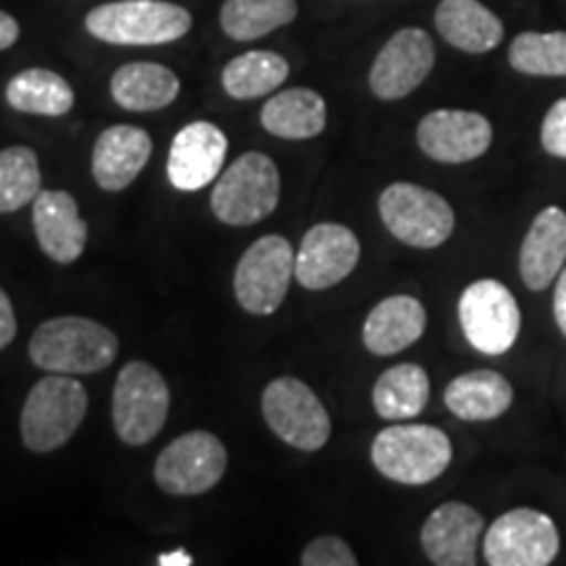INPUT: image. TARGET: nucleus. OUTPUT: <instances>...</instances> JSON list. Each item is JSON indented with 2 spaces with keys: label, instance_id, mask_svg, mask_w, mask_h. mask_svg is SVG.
Masks as SVG:
<instances>
[{
  "label": "nucleus",
  "instance_id": "16",
  "mask_svg": "<svg viewBox=\"0 0 566 566\" xmlns=\"http://www.w3.org/2000/svg\"><path fill=\"white\" fill-rule=\"evenodd\" d=\"M229 139L210 122H192L176 134L168 153V179L181 192H200L223 171Z\"/></svg>",
  "mask_w": 566,
  "mask_h": 566
},
{
  "label": "nucleus",
  "instance_id": "9",
  "mask_svg": "<svg viewBox=\"0 0 566 566\" xmlns=\"http://www.w3.org/2000/svg\"><path fill=\"white\" fill-rule=\"evenodd\" d=\"M268 428L296 451H321L331 438V417L313 388L300 378H275L263 391Z\"/></svg>",
  "mask_w": 566,
  "mask_h": 566
},
{
  "label": "nucleus",
  "instance_id": "5",
  "mask_svg": "<svg viewBox=\"0 0 566 566\" xmlns=\"http://www.w3.org/2000/svg\"><path fill=\"white\" fill-rule=\"evenodd\" d=\"M279 166L263 153H244L216 181L210 208L226 226H254L279 208Z\"/></svg>",
  "mask_w": 566,
  "mask_h": 566
},
{
  "label": "nucleus",
  "instance_id": "31",
  "mask_svg": "<svg viewBox=\"0 0 566 566\" xmlns=\"http://www.w3.org/2000/svg\"><path fill=\"white\" fill-rule=\"evenodd\" d=\"M509 63L527 76H566V32H522L509 48Z\"/></svg>",
  "mask_w": 566,
  "mask_h": 566
},
{
  "label": "nucleus",
  "instance_id": "36",
  "mask_svg": "<svg viewBox=\"0 0 566 566\" xmlns=\"http://www.w3.org/2000/svg\"><path fill=\"white\" fill-rule=\"evenodd\" d=\"M19 32V21L11 13L0 11V51H9L11 45H17Z\"/></svg>",
  "mask_w": 566,
  "mask_h": 566
},
{
  "label": "nucleus",
  "instance_id": "13",
  "mask_svg": "<svg viewBox=\"0 0 566 566\" xmlns=\"http://www.w3.org/2000/svg\"><path fill=\"white\" fill-rule=\"evenodd\" d=\"M436 66V45L424 30L407 27L380 48L370 66V90L380 101H401L412 95Z\"/></svg>",
  "mask_w": 566,
  "mask_h": 566
},
{
  "label": "nucleus",
  "instance_id": "20",
  "mask_svg": "<svg viewBox=\"0 0 566 566\" xmlns=\"http://www.w3.org/2000/svg\"><path fill=\"white\" fill-rule=\"evenodd\" d=\"M566 263V212L546 208L535 216L520 250V275L527 289L543 292L558 279Z\"/></svg>",
  "mask_w": 566,
  "mask_h": 566
},
{
  "label": "nucleus",
  "instance_id": "30",
  "mask_svg": "<svg viewBox=\"0 0 566 566\" xmlns=\"http://www.w3.org/2000/svg\"><path fill=\"white\" fill-rule=\"evenodd\" d=\"M40 192V160L32 147L13 145L0 150V216L27 208Z\"/></svg>",
  "mask_w": 566,
  "mask_h": 566
},
{
  "label": "nucleus",
  "instance_id": "1",
  "mask_svg": "<svg viewBox=\"0 0 566 566\" xmlns=\"http://www.w3.org/2000/svg\"><path fill=\"white\" fill-rule=\"evenodd\" d=\"M118 357V338L103 323L80 315L51 317L32 334L30 359L61 375L101 373Z\"/></svg>",
  "mask_w": 566,
  "mask_h": 566
},
{
  "label": "nucleus",
  "instance_id": "2",
  "mask_svg": "<svg viewBox=\"0 0 566 566\" xmlns=\"http://www.w3.org/2000/svg\"><path fill=\"white\" fill-rule=\"evenodd\" d=\"M84 27L108 45H166L187 38L192 13L168 0H113L95 6L84 17Z\"/></svg>",
  "mask_w": 566,
  "mask_h": 566
},
{
  "label": "nucleus",
  "instance_id": "24",
  "mask_svg": "<svg viewBox=\"0 0 566 566\" xmlns=\"http://www.w3.org/2000/svg\"><path fill=\"white\" fill-rule=\"evenodd\" d=\"M446 407L464 422H488L495 420L512 407L514 388L501 373L495 370H472L459 375L446 386Z\"/></svg>",
  "mask_w": 566,
  "mask_h": 566
},
{
  "label": "nucleus",
  "instance_id": "3",
  "mask_svg": "<svg viewBox=\"0 0 566 566\" xmlns=\"http://www.w3.org/2000/svg\"><path fill=\"white\" fill-rule=\"evenodd\" d=\"M87 407V391L74 375H45L27 394L21 409V441L34 454L61 449L80 430Z\"/></svg>",
  "mask_w": 566,
  "mask_h": 566
},
{
  "label": "nucleus",
  "instance_id": "22",
  "mask_svg": "<svg viewBox=\"0 0 566 566\" xmlns=\"http://www.w3.org/2000/svg\"><path fill=\"white\" fill-rule=\"evenodd\" d=\"M436 30L462 53H491L504 40V24L480 0H441L436 9Z\"/></svg>",
  "mask_w": 566,
  "mask_h": 566
},
{
  "label": "nucleus",
  "instance_id": "25",
  "mask_svg": "<svg viewBox=\"0 0 566 566\" xmlns=\"http://www.w3.org/2000/svg\"><path fill=\"white\" fill-rule=\"evenodd\" d=\"M328 108L323 95L307 87L275 92L260 111V124L265 132L281 139H313L325 129Z\"/></svg>",
  "mask_w": 566,
  "mask_h": 566
},
{
  "label": "nucleus",
  "instance_id": "14",
  "mask_svg": "<svg viewBox=\"0 0 566 566\" xmlns=\"http://www.w3.org/2000/svg\"><path fill=\"white\" fill-rule=\"evenodd\" d=\"M359 263V239L342 223H317L304 233L294 260V279L310 292L336 286Z\"/></svg>",
  "mask_w": 566,
  "mask_h": 566
},
{
  "label": "nucleus",
  "instance_id": "32",
  "mask_svg": "<svg viewBox=\"0 0 566 566\" xmlns=\"http://www.w3.org/2000/svg\"><path fill=\"white\" fill-rule=\"evenodd\" d=\"M304 566H357V556L338 535H321L302 551Z\"/></svg>",
  "mask_w": 566,
  "mask_h": 566
},
{
  "label": "nucleus",
  "instance_id": "12",
  "mask_svg": "<svg viewBox=\"0 0 566 566\" xmlns=\"http://www.w3.org/2000/svg\"><path fill=\"white\" fill-rule=\"evenodd\" d=\"M558 530L537 509H512L485 533L483 556L491 566H548L558 556Z\"/></svg>",
  "mask_w": 566,
  "mask_h": 566
},
{
  "label": "nucleus",
  "instance_id": "27",
  "mask_svg": "<svg viewBox=\"0 0 566 566\" xmlns=\"http://www.w3.org/2000/svg\"><path fill=\"white\" fill-rule=\"evenodd\" d=\"M6 101L19 113L55 118L74 108V90L51 69H24L6 87Z\"/></svg>",
  "mask_w": 566,
  "mask_h": 566
},
{
  "label": "nucleus",
  "instance_id": "26",
  "mask_svg": "<svg viewBox=\"0 0 566 566\" xmlns=\"http://www.w3.org/2000/svg\"><path fill=\"white\" fill-rule=\"evenodd\" d=\"M430 399V378L420 365L405 363L386 370L375 380L373 407L388 422L412 420Z\"/></svg>",
  "mask_w": 566,
  "mask_h": 566
},
{
  "label": "nucleus",
  "instance_id": "17",
  "mask_svg": "<svg viewBox=\"0 0 566 566\" xmlns=\"http://www.w3.org/2000/svg\"><path fill=\"white\" fill-rule=\"evenodd\" d=\"M483 535V514L462 501L441 504L424 520L420 543L438 566H475Z\"/></svg>",
  "mask_w": 566,
  "mask_h": 566
},
{
  "label": "nucleus",
  "instance_id": "15",
  "mask_svg": "<svg viewBox=\"0 0 566 566\" xmlns=\"http://www.w3.org/2000/svg\"><path fill=\"white\" fill-rule=\"evenodd\" d=\"M493 126L483 113L441 108L428 113L417 126V145L438 163H470L488 153Z\"/></svg>",
  "mask_w": 566,
  "mask_h": 566
},
{
  "label": "nucleus",
  "instance_id": "28",
  "mask_svg": "<svg viewBox=\"0 0 566 566\" xmlns=\"http://www.w3.org/2000/svg\"><path fill=\"white\" fill-rule=\"evenodd\" d=\"M289 61L273 51H250L226 63L221 84L233 101H254L271 95L286 82Z\"/></svg>",
  "mask_w": 566,
  "mask_h": 566
},
{
  "label": "nucleus",
  "instance_id": "6",
  "mask_svg": "<svg viewBox=\"0 0 566 566\" xmlns=\"http://www.w3.org/2000/svg\"><path fill=\"white\" fill-rule=\"evenodd\" d=\"M171 391L166 378L147 363L122 367L113 388V428L126 446H145L168 420Z\"/></svg>",
  "mask_w": 566,
  "mask_h": 566
},
{
  "label": "nucleus",
  "instance_id": "18",
  "mask_svg": "<svg viewBox=\"0 0 566 566\" xmlns=\"http://www.w3.org/2000/svg\"><path fill=\"white\" fill-rule=\"evenodd\" d=\"M32 226L40 250L53 263L69 265L82 258L87 247V221H82L80 205L63 189H42L32 202Z\"/></svg>",
  "mask_w": 566,
  "mask_h": 566
},
{
  "label": "nucleus",
  "instance_id": "34",
  "mask_svg": "<svg viewBox=\"0 0 566 566\" xmlns=\"http://www.w3.org/2000/svg\"><path fill=\"white\" fill-rule=\"evenodd\" d=\"M17 338V315H13V304L9 294L0 289V352Z\"/></svg>",
  "mask_w": 566,
  "mask_h": 566
},
{
  "label": "nucleus",
  "instance_id": "8",
  "mask_svg": "<svg viewBox=\"0 0 566 566\" xmlns=\"http://www.w3.org/2000/svg\"><path fill=\"white\" fill-rule=\"evenodd\" d=\"M296 254L279 233L258 239L233 273V294L250 315H273L292 286Z\"/></svg>",
  "mask_w": 566,
  "mask_h": 566
},
{
  "label": "nucleus",
  "instance_id": "19",
  "mask_svg": "<svg viewBox=\"0 0 566 566\" xmlns=\"http://www.w3.org/2000/svg\"><path fill=\"white\" fill-rule=\"evenodd\" d=\"M153 155V137L132 124L105 129L92 150V176L105 192H122L142 174Z\"/></svg>",
  "mask_w": 566,
  "mask_h": 566
},
{
  "label": "nucleus",
  "instance_id": "10",
  "mask_svg": "<svg viewBox=\"0 0 566 566\" xmlns=\"http://www.w3.org/2000/svg\"><path fill=\"white\" fill-rule=\"evenodd\" d=\"M459 323L478 352L499 357L512 349L520 336V304L501 281H475L459 296Z\"/></svg>",
  "mask_w": 566,
  "mask_h": 566
},
{
  "label": "nucleus",
  "instance_id": "37",
  "mask_svg": "<svg viewBox=\"0 0 566 566\" xmlns=\"http://www.w3.org/2000/svg\"><path fill=\"white\" fill-rule=\"evenodd\" d=\"M189 564H195V558L189 556V551H184V548L168 551V554L158 556V566H189Z\"/></svg>",
  "mask_w": 566,
  "mask_h": 566
},
{
  "label": "nucleus",
  "instance_id": "11",
  "mask_svg": "<svg viewBox=\"0 0 566 566\" xmlns=\"http://www.w3.org/2000/svg\"><path fill=\"white\" fill-rule=\"evenodd\" d=\"M229 454L208 430L184 433L155 459V483L168 495H200L221 483Z\"/></svg>",
  "mask_w": 566,
  "mask_h": 566
},
{
  "label": "nucleus",
  "instance_id": "29",
  "mask_svg": "<svg viewBox=\"0 0 566 566\" xmlns=\"http://www.w3.org/2000/svg\"><path fill=\"white\" fill-rule=\"evenodd\" d=\"M296 13V0H223L218 19L231 40L252 42L292 24Z\"/></svg>",
  "mask_w": 566,
  "mask_h": 566
},
{
  "label": "nucleus",
  "instance_id": "21",
  "mask_svg": "<svg viewBox=\"0 0 566 566\" xmlns=\"http://www.w3.org/2000/svg\"><path fill=\"white\" fill-rule=\"evenodd\" d=\"M428 325V313L415 296L396 294L378 302L367 315L363 325V342L367 352L378 357H391V354L405 352L407 346L420 342Z\"/></svg>",
  "mask_w": 566,
  "mask_h": 566
},
{
  "label": "nucleus",
  "instance_id": "23",
  "mask_svg": "<svg viewBox=\"0 0 566 566\" xmlns=\"http://www.w3.org/2000/svg\"><path fill=\"white\" fill-rule=\"evenodd\" d=\"M181 92L179 76L163 63L134 61L113 71L111 95L113 101L132 113H150L168 108Z\"/></svg>",
  "mask_w": 566,
  "mask_h": 566
},
{
  "label": "nucleus",
  "instance_id": "7",
  "mask_svg": "<svg viewBox=\"0 0 566 566\" xmlns=\"http://www.w3.org/2000/svg\"><path fill=\"white\" fill-rule=\"evenodd\" d=\"M378 210L391 237L417 250L441 247L457 226L454 210L441 195L409 181H396L386 187L378 200Z\"/></svg>",
  "mask_w": 566,
  "mask_h": 566
},
{
  "label": "nucleus",
  "instance_id": "4",
  "mask_svg": "<svg viewBox=\"0 0 566 566\" xmlns=\"http://www.w3.org/2000/svg\"><path fill=\"white\" fill-rule=\"evenodd\" d=\"M380 475L401 485H428L451 464L449 436L433 424H391L375 436L370 449Z\"/></svg>",
  "mask_w": 566,
  "mask_h": 566
},
{
  "label": "nucleus",
  "instance_id": "33",
  "mask_svg": "<svg viewBox=\"0 0 566 566\" xmlns=\"http://www.w3.org/2000/svg\"><path fill=\"white\" fill-rule=\"evenodd\" d=\"M541 142H543V150L548 155L566 160V97L551 105L546 118H543Z\"/></svg>",
  "mask_w": 566,
  "mask_h": 566
},
{
  "label": "nucleus",
  "instance_id": "35",
  "mask_svg": "<svg viewBox=\"0 0 566 566\" xmlns=\"http://www.w3.org/2000/svg\"><path fill=\"white\" fill-rule=\"evenodd\" d=\"M554 317H556L558 331H562L564 338H566V265H564V271L558 273V281H556V292H554Z\"/></svg>",
  "mask_w": 566,
  "mask_h": 566
}]
</instances>
